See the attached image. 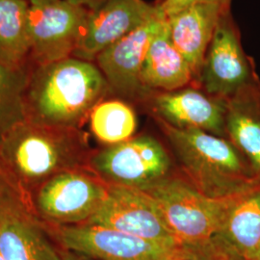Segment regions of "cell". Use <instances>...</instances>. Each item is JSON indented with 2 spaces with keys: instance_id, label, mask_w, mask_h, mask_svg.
I'll use <instances>...</instances> for the list:
<instances>
[{
  "instance_id": "cell-14",
  "label": "cell",
  "mask_w": 260,
  "mask_h": 260,
  "mask_svg": "<svg viewBox=\"0 0 260 260\" xmlns=\"http://www.w3.org/2000/svg\"><path fill=\"white\" fill-rule=\"evenodd\" d=\"M0 252L5 260H62L60 247L26 203L0 215Z\"/></svg>"
},
{
  "instance_id": "cell-4",
  "label": "cell",
  "mask_w": 260,
  "mask_h": 260,
  "mask_svg": "<svg viewBox=\"0 0 260 260\" xmlns=\"http://www.w3.org/2000/svg\"><path fill=\"white\" fill-rule=\"evenodd\" d=\"M145 192L156 202L169 230L182 246L206 241L221 233L235 197L214 199L189 181L171 177Z\"/></svg>"
},
{
  "instance_id": "cell-28",
  "label": "cell",
  "mask_w": 260,
  "mask_h": 260,
  "mask_svg": "<svg viewBox=\"0 0 260 260\" xmlns=\"http://www.w3.org/2000/svg\"><path fill=\"white\" fill-rule=\"evenodd\" d=\"M0 260H5V258H4V256L2 255V253L0 252Z\"/></svg>"
},
{
  "instance_id": "cell-15",
  "label": "cell",
  "mask_w": 260,
  "mask_h": 260,
  "mask_svg": "<svg viewBox=\"0 0 260 260\" xmlns=\"http://www.w3.org/2000/svg\"><path fill=\"white\" fill-rule=\"evenodd\" d=\"M225 8L213 3H196L166 17L171 38L194 74V85L215 28Z\"/></svg>"
},
{
  "instance_id": "cell-10",
  "label": "cell",
  "mask_w": 260,
  "mask_h": 260,
  "mask_svg": "<svg viewBox=\"0 0 260 260\" xmlns=\"http://www.w3.org/2000/svg\"><path fill=\"white\" fill-rule=\"evenodd\" d=\"M87 223L110 228L148 241L180 246L169 230L156 202L137 188L109 185L105 202Z\"/></svg>"
},
{
  "instance_id": "cell-23",
  "label": "cell",
  "mask_w": 260,
  "mask_h": 260,
  "mask_svg": "<svg viewBox=\"0 0 260 260\" xmlns=\"http://www.w3.org/2000/svg\"><path fill=\"white\" fill-rule=\"evenodd\" d=\"M19 203H26L28 205L0 166V215L11 206Z\"/></svg>"
},
{
  "instance_id": "cell-22",
  "label": "cell",
  "mask_w": 260,
  "mask_h": 260,
  "mask_svg": "<svg viewBox=\"0 0 260 260\" xmlns=\"http://www.w3.org/2000/svg\"><path fill=\"white\" fill-rule=\"evenodd\" d=\"M182 249L186 260H247L221 234L198 244L184 245Z\"/></svg>"
},
{
  "instance_id": "cell-17",
  "label": "cell",
  "mask_w": 260,
  "mask_h": 260,
  "mask_svg": "<svg viewBox=\"0 0 260 260\" xmlns=\"http://www.w3.org/2000/svg\"><path fill=\"white\" fill-rule=\"evenodd\" d=\"M225 136L260 181V81L226 101Z\"/></svg>"
},
{
  "instance_id": "cell-1",
  "label": "cell",
  "mask_w": 260,
  "mask_h": 260,
  "mask_svg": "<svg viewBox=\"0 0 260 260\" xmlns=\"http://www.w3.org/2000/svg\"><path fill=\"white\" fill-rule=\"evenodd\" d=\"M109 95L108 83L94 62L71 56L31 65L24 100L26 121L80 129L94 106Z\"/></svg>"
},
{
  "instance_id": "cell-25",
  "label": "cell",
  "mask_w": 260,
  "mask_h": 260,
  "mask_svg": "<svg viewBox=\"0 0 260 260\" xmlns=\"http://www.w3.org/2000/svg\"><path fill=\"white\" fill-rule=\"evenodd\" d=\"M61 254H62V260H93L85 256L83 254L77 253L75 251L64 250V249H61Z\"/></svg>"
},
{
  "instance_id": "cell-9",
  "label": "cell",
  "mask_w": 260,
  "mask_h": 260,
  "mask_svg": "<svg viewBox=\"0 0 260 260\" xmlns=\"http://www.w3.org/2000/svg\"><path fill=\"white\" fill-rule=\"evenodd\" d=\"M30 64L44 65L74 55L88 8L69 0H29Z\"/></svg>"
},
{
  "instance_id": "cell-8",
  "label": "cell",
  "mask_w": 260,
  "mask_h": 260,
  "mask_svg": "<svg viewBox=\"0 0 260 260\" xmlns=\"http://www.w3.org/2000/svg\"><path fill=\"white\" fill-rule=\"evenodd\" d=\"M46 226L61 249L93 260H163L179 247L148 241L93 223Z\"/></svg>"
},
{
  "instance_id": "cell-5",
  "label": "cell",
  "mask_w": 260,
  "mask_h": 260,
  "mask_svg": "<svg viewBox=\"0 0 260 260\" xmlns=\"http://www.w3.org/2000/svg\"><path fill=\"white\" fill-rule=\"evenodd\" d=\"M109 185L88 167L50 177L32 193L30 208L47 225L87 223L108 196Z\"/></svg>"
},
{
  "instance_id": "cell-7",
  "label": "cell",
  "mask_w": 260,
  "mask_h": 260,
  "mask_svg": "<svg viewBox=\"0 0 260 260\" xmlns=\"http://www.w3.org/2000/svg\"><path fill=\"white\" fill-rule=\"evenodd\" d=\"M88 168L108 185L145 191L170 177L171 160L157 140L142 135L94 151Z\"/></svg>"
},
{
  "instance_id": "cell-12",
  "label": "cell",
  "mask_w": 260,
  "mask_h": 260,
  "mask_svg": "<svg viewBox=\"0 0 260 260\" xmlns=\"http://www.w3.org/2000/svg\"><path fill=\"white\" fill-rule=\"evenodd\" d=\"M165 18L160 10L154 19L122 38L95 58L94 63L105 77L110 94L127 103H144L153 93L142 82L141 69L149 43Z\"/></svg>"
},
{
  "instance_id": "cell-3",
  "label": "cell",
  "mask_w": 260,
  "mask_h": 260,
  "mask_svg": "<svg viewBox=\"0 0 260 260\" xmlns=\"http://www.w3.org/2000/svg\"><path fill=\"white\" fill-rule=\"evenodd\" d=\"M166 135L188 181L214 199L240 195L260 185L250 164L226 137L181 129L154 118Z\"/></svg>"
},
{
  "instance_id": "cell-6",
  "label": "cell",
  "mask_w": 260,
  "mask_h": 260,
  "mask_svg": "<svg viewBox=\"0 0 260 260\" xmlns=\"http://www.w3.org/2000/svg\"><path fill=\"white\" fill-rule=\"evenodd\" d=\"M259 81L254 61L242 45L241 32L232 9L226 10L215 28L195 86L228 101Z\"/></svg>"
},
{
  "instance_id": "cell-19",
  "label": "cell",
  "mask_w": 260,
  "mask_h": 260,
  "mask_svg": "<svg viewBox=\"0 0 260 260\" xmlns=\"http://www.w3.org/2000/svg\"><path fill=\"white\" fill-rule=\"evenodd\" d=\"M29 17V0H0V62L4 65H31Z\"/></svg>"
},
{
  "instance_id": "cell-20",
  "label": "cell",
  "mask_w": 260,
  "mask_h": 260,
  "mask_svg": "<svg viewBox=\"0 0 260 260\" xmlns=\"http://www.w3.org/2000/svg\"><path fill=\"white\" fill-rule=\"evenodd\" d=\"M88 121L93 136L107 146L131 139L138 126L133 107L118 98H106L98 103Z\"/></svg>"
},
{
  "instance_id": "cell-27",
  "label": "cell",
  "mask_w": 260,
  "mask_h": 260,
  "mask_svg": "<svg viewBox=\"0 0 260 260\" xmlns=\"http://www.w3.org/2000/svg\"><path fill=\"white\" fill-rule=\"evenodd\" d=\"M75 4L77 5H80V6H83L86 8H91L94 6L95 4H98L99 2H101L102 0H69Z\"/></svg>"
},
{
  "instance_id": "cell-2",
  "label": "cell",
  "mask_w": 260,
  "mask_h": 260,
  "mask_svg": "<svg viewBox=\"0 0 260 260\" xmlns=\"http://www.w3.org/2000/svg\"><path fill=\"white\" fill-rule=\"evenodd\" d=\"M91 154L81 130L25 121L1 142L0 166L29 205L39 186L59 173L88 167Z\"/></svg>"
},
{
  "instance_id": "cell-13",
  "label": "cell",
  "mask_w": 260,
  "mask_h": 260,
  "mask_svg": "<svg viewBox=\"0 0 260 260\" xmlns=\"http://www.w3.org/2000/svg\"><path fill=\"white\" fill-rule=\"evenodd\" d=\"M154 118L181 129H199L225 136L226 101L197 86L171 92H153L145 101Z\"/></svg>"
},
{
  "instance_id": "cell-16",
  "label": "cell",
  "mask_w": 260,
  "mask_h": 260,
  "mask_svg": "<svg viewBox=\"0 0 260 260\" xmlns=\"http://www.w3.org/2000/svg\"><path fill=\"white\" fill-rule=\"evenodd\" d=\"M141 80L151 92H171L194 85V74L175 46L167 19L152 37L141 69Z\"/></svg>"
},
{
  "instance_id": "cell-11",
  "label": "cell",
  "mask_w": 260,
  "mask_h": 260,
  "mask_svg": "<svg viewBox=\"0 0 260 260\" xmlns=\"http://www.w3.org/2000/svg\"><path fill=\"white\" fill-rule=\"evenodd\" d=\"M159 1L102 0L88 8L83 29L74 57L94 62L105 49L154 19Z\"/></svg>"
},
{
  "instance_id": "cell-24",
  "label": "cell",
  "mask_w": 260,
  "mask_h": 260,
  "mask_svg": "<svg viewBox=\"0 0 260 260\" xmlns=\"http://www.w3.org/2000/svg\"><path fill=\"white\" fill-rule=\"evenodd\" d=\"M233 0H159V7L165 17H168L179 10L196 3H213L225 8H232Z\"/></svg>"
},
{
  "instance_id": "cell-18",
  "label": "cell",
  "mask_w": 260,
  "mask_h": 260,
  "mask_svg": "<svg viewBox=\"0 0 260 260\" xmlns=\"http://www.w3.org/2000/svg\"><path fill=\"white\" fill-rule=\"evenodd\" d=\"M247 260H260V185L233 198L221 233Z\"/></svg>"
},
{
  "instance_id": "cell-26",
  "label": "cell",
  "mask_w": 260,
  "mask_h": 260,
  "mask_svg": "<svg viewBox=\"0 0 260 260\" xmlns=\"http://www.w3.org/2000/svg\"><path fill=\"white\" fill-rule=\"evenodd\" d=\"M163 260H186L185 254L182 249V246H179L177 250L173 251L167 257Z\"/></svg>"
},
{
  "instance_id": "cell-21",
  "label": "cell",
  "mask_w": 260,
  "mask_h": 260,
  "mask_svg": "<svg viewBox=\"0 0 260 260\" xmlns=\"http://www.w3.org/2000/svg\"><path fill=\"white\" fill-rule=\"evenodd\" d=\"M31 65L11 68L0 62V144L26 121L24 100Z\"/></svg>"
}]
</instances>
